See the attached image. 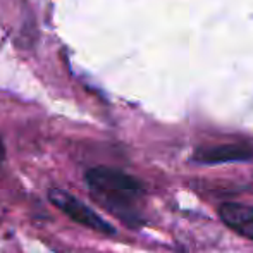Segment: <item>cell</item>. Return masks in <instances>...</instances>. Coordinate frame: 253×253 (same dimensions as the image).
Wrapping results in <instances>:
<instances>
[{"instance_id":"obj_1","label":"cell","mask_w":253,"mask_h":253,"mask_svg":"<svg viewBox=\"0 0 253 253\" xmlns=\"http://www.w3.org/2000/svg\"><path fill=\"white\" fill-rule=\"evenodd\" d=\"M91 197L110 213L129 226L140 224L138 202L145 195L143 183L129 174L112 167H95L84 176Z\"/></svg>"},{"instance_id":"obj_2","label":"cell","mask_w":253,"mask_h":253,"mask_svg":"<svg viewBox=\"0 0 253 253\" xmlns=\"http://www.w3.org/2000/svg\"><path fill=\"white\" fill-rule=\"evenodd\" d=\"M48 198L53 205L59 210H62L71 220L81 224L84 227H90V229L97 231L100 234H107V236H112L116 234V227L110 226L103 217L98 215L93 209H90L88 205H84L81 200H78L74 195H71L66 190H59V188H53L48 191Z\"/></svg>"},{"instance_id":"obj_3","label":"cell","mask_w":253,"mask_h":253,"mask_svg":"<svg viewBox=\"0 0 253 253\" xmlns=\"http://www.w3.org/2000/svg\"><path fill=\"white\" fill-rule=\"evenodd\" d=\"M200 164H226V162H247L253 159V148L248 145L227 143L217 147H202L193 157Z\"/></svg>"},{"instance_id":"obj_4","label":"cell","mask_w":253,"mask_h":253,"mask_svg":"<svg viewBox=\"0 0 253 253\" xmlns=\"http://www.w3.org/2000/svg\"><path fill=\"white\" fill-rule=\"evenodd\" d=\"M219 217L234 233L241 234L248 240H253V207L227 202L220 205Z\"/></svg>"},{"instance_id":"obj_5","label":"cell","mask_w":253,"mask_h":253,"mask_svg":"<svg viewBox=\"0 0 253 253\" xmlns=\"http://www.w3.org/2000/svg\"><path fill=\"white\" fill-rule=\"evenodd\" d=\"M3 159H5V148H3V141H2V138H0V164H2Z\"/></svg>"}]
</instances>
